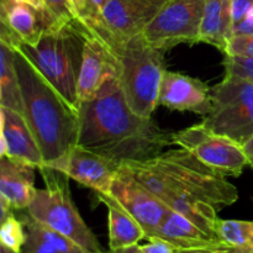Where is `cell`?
I'll return each instance as SVG.
<instances>
[{"label": "cell", "instance_id": "obj_5", "mask_svg": "<svg viewBox=\"0 0 253 253\" xmlns=\"http://www.w3.org/2000/svg\"><path fill=\"white\" fill-rule=\"evenodd\" d=\"M119 62V82L131 110L151 118L158 106L160 90L166 73L165 51L151 46L137 35L113 49Z\"/></svg>", "mask_w": 253, "mask_h": 253}, {"label": "cell", "instance_id": "obj_38", "mask_svg": "<svg viewBox=\"0 0 253 253\" xmlns=\"http://www.w3.org/2000/svg\"><path fill=\"white\" fill-rule=\"evenodd\" d=\"M252 253H253V252H252Z\"/></svg>", "mask_w": 253, "mask_h": 253}, {"label": "cell", "instance_id": "obj_31", "mask_svg": "<svg viewBox=\"0 0 253 253\" xmlns=\"http://www.w3.org/2000/svg\"><path fill=\"white\" fill-rule=\"evenodd\" d=\"M140 250L142 253H175L177 250L165 240L160 237H151L146 245H140Z\"/></svg>", "mask_w": 253, "mask_h": 253}, {"label": "cell", "instance_id": "obj_23", "mask_svg": "<svg viewBox=\"0 0 253 253\" xmlns=\"http://www.w3.org/2000/svg\"><path fill=\"white\" fill-rule=\"evenodd\" d=\"M168 209L187 217L197 226L207 231L208 234L217 236L216 224H217V211L219 210L212 205L203 202V200L194 199L188 197H177L172 198L166 203ZM219 237V236H217ZM220 239V237H219Z\"/></svg>", "mask_w": 253, "mask_h": 253}, {"label": "cell", "instance_id": "obj_8", "mask_svg": "<svg viewBox=\"0 0 253 253\" xmlns=\"http://www.w3.org/2000/svg\"><path fill=\"white\" fill-rule=\"evenodd\" d=\"M207 0H169L142 32L151 46L167 52L179 43L200 42Z\"/></svg>", "mask_w": 253, "mask_h": 253}, {"label": "cell", "instance_id": "obj_34", "mask_svg": "<svg viewBox=\"0 0 253 253\" xmlns=\"http://www.w3.org/2000/svg\"><path fill=\"white\" fill-rule=\"evenodd\" d=\"M242 147H244L245 155H246V157H247L249 166L253 169V136L250 138L249 141H246V142L242 145Z\"/></svg>", "mask_w": 253, "mask_h": 253}, {"label": "cell", "instance_id": "obj_27", "mask_svg": "<svg viewBox=\"0 0 253 253\" xmlns=\"http://www.w3.org/2000/svg\"><path fill=\"white\" fill-rule=\"evenodd\" d=\"M43 5L53 26L77 21L72 0H43Z\"/></svg>", "mask_w": 253, "mask_h": 253}, {"label": "cell", "instance_id": "obj_22", "mask_svg": "<svg viewBox=\"0 0 253 253\" xmlns=\"http://www.w3.org/2000/svg\"><path fill=\"white\" fill-rule=\"evenodd\" d=\"M0 106L22 114L21 86L15 64V51L0 42Z\"/></svg>", "mask_w": 253, "mask_h": 253}, {"label": "cell", "instance_id": "obj_6", "mask_svg": "<svg viewBox=\"0 0 253 253\" xmlns=\"http://www.w3.org/2000/svg\"><path fill=\"white\" fill-rule=\"evenodd\" d=\"M46 187L37 189L26 214L35 221L73 240L93 253H106L94 232L84 222L72 199L68 179L53 168L40 169Z\"/></svg>", "mask_w": 253, "mask_h": 253}, {"label": "cell", "instance_id": "obj_28", "mask_svg": "<svg viewBox=\"0 0 253 253\" xmlns=\"http://www.w3.org/2000/svg\"><path fill=\"white\" fill-rule=\"evenodd\" d=\"M222 64L225 67V76L236 77L253 84V57L224 54Z\"/></svg>", "mask_w": 253, "mask_h": 253}, {"label": "cell", "instance_id": "obj_29", "mask_svg": "<svg viewBox=\"0 0 253 253\" xmlns=\"http://www.w3.org/2000/svg\"><path fill=\"white\" fill-rule=\"evenodd\" d=\"M224 54L253 57V35H236L227 42Z\"/></svg>", "mask_w": 253, "mask_h": 253}, {"label": "cell", "instance_id": "obj_11", "mask_svg": "<svg viewBox=\"0 0 253 253\" xmlns=\"http://www.w3.org/2000/svg\"><path fill=\"white\" fill-rule=\"evenodd\" d=\"M110 194L137 220L150 239L165 220L168 207L151 190L141 184L130 172L120 166Z\"/></svg>", "mask_w": 253, "mask_h": 253}, {"label": "cell", "instance_id": "obj_7", "mask_svg": "<svg viewBox=\"0 0 253 253\" xmlns=\"http://www.w3.org/2000/svg\"><path fill=\"white\" fill-rule=\"evenodd\" d=\"M212 108L203 125L244 145L253 136V84L225 76L211 89Z\"/></svg>", "mask_w": 253, "mask_h": 253}, {"label": "cell", "instance_id": "obj_18", "mask_svg": "<svg viewBox=\"0 0 253 253\" xmlns=\"http://www.w3.org/2000/svg\"><path fill=\"white\" fill-rule=\"evenodd\" d=\"M94 194L108 209L109 251L136 246L146 239L143 227L110 193L95 192Z\"/></svg>", "mask_w": 253, "mask_h": 253}, {"label": "cell", "instance_id": "obj_2", "mask_svg": "<svg viewBox=\"0 0 253 253\" xmlns=\"http://www.w3.org/2000/svg\"><path fill=\"white\" fill-rule=\"evenodd\" d=\"M121 166L165 204L172 198L188 197L220 210L239 200V190L226 175L204 165L182 147Z\"/></svg>", "mask_w": 253, "mask_h": 253}, {"label": "cell", "instance_id": "obj_17", "mask_svg": "<svg viewBox=\"0 0 253 253\" xmlns=\"http://www.w3.org/2000/svg\"><path fill=\"white\" fill-rule=\"evenodd\" d=\"M36 192L34 167L0 157V199L12 210H26Z\"/></svg>", "mask_w": 253, "mask_h": 253}, {"label": "cell", "instance_id": "obj_32", "mask_svg": "<svg viewBox=\"0 0 253 253\" xmlns=\"http://www.w3.org/2000/svg\"><path fill=\"white\" fill-rule=\"evenodd\" d=\"M253 7V0H231V14H232V29L239 22H241Z\"/></svg>", "mask_w": 253, "mask_h": 253}, {"label": "cell", "instance_id": "obj_12", "mask_svg": "<svg viewBox=\"0 0 253 253\" xmlns=\"http://www.w3.org/2000/svg\"><path fill=\"white\" fill-rule=\"evenodd\" d=\"M120 163L77 145L66 157L49 166L94 193H110Z\"/></svg>", "mask_w": 253, "mask_h": 253}, {"label": "cell", "instance_id": "obj_36", "mask_svg": "<svg viewBox=\"0 0 253 253\" xmlns=\"http://www.w3.org/2000/svg\"><path fill=\"white\" fill-rule=\"evenodd\" d=\"M109 253H142L140 250V245H136V246L126 247V249L116 250V251H109Z\"/></svg>", "mask_w": 253, "mask_h": 253}, {"label": "cell", "instance_id": "obj_9", "mask_svg": "<svg viewBox=\"0 0 253 253\" xmlns=\"http://www.w3.org/2000/svg\"><path fill=\"white\" fill-rule=\"evenodd\" d=\"M169 0H109L98 21L85 29L111 49L141 35Z\"/></svg>", "mask_w": 253, "mask_h": 253}, {"label": "cell", "instance_id": "obj_14", "mask_svg": "<svg viewBox=\"0 0 253 253\" xmlns=\"http://www.w3.org/2000/svg\"><path fill=\"white\" fill-rule=\"evenodd\" d=\"M158 105L169 110L190 111L204 118L212 108L211 89L200 79L167 69L161 85Z\"/></svg>", "mask_w": 253, "mask_h": 253}, {"label": "cell", "instance_id": "obj_13", "mask_svg": "<svg viewBox=\"0 0 253 253\" xmlns=\"http://www.w3.org/2000/svg\"><path fill=\"white\" fill-rule=\"evenodd\" d=\"M115 77H119V62L115 52L103 40L86 31L77 85L79 103L93 99L104 84Z\"/></svg>", "mask_w": 253, "mask_h": 253}, {"label": "cell", "instance_id": "obj_21", "mask_svg": "<svg viewBox=\"0 0 253 253\" xmlns=\"http://www.w3.org/2000/svg\"><path fill=\"white\" fill-rule=\"evenodd\" d=\"M22 221L27 234L22 253H93L64 235L35 221L27 214L22 216Z\"/></svg>", "mask_w": 253, "mask_h": 253}, {"label": "cell", "instance_id": "obj_24", "mask_svg": "<svg viewBox=\"0 0 253 253\" xmlns=\"http://www.w3.org/2000/svg\"><path fill=\"white\" fill-rule=\"evenodd\" d=\"M216 234L224 244L253 251V221L219 219Z\"/></svg>", "mask_w": 253, "mask_h": 253}, {"label": "cell", "instance_id": "obj_16", "mask_svg": "<svg viewBox=\"0 0 253 253\" xmlns=\"http://www.w3.org/2000/svg\"><path fill=\"white\" fill-rule=\"evenodd\" d=\"M0 22L9 27L21 43L34 46L47 29L53 26L44 10L31 5L0 0Z\"/></svg>", "mask_w": 253, "mask_h": 253}, {"label": "cell", "instance_id": "obj_3", "mask_svg": "<svg viewBox=\"0 0 253 253\" xmlns=\"http://www.w3.org/2000/svg\"><path fill=\"white\" fill-rule=\"evenodd\" d=\"M15 64L21 86L22 114L49 167L78 145L79 111L19 49L15 51Z\"/></svg>", "mask_w": 253, "mask_h": 253}, {"label": "cell", "instance_id": "obj_37", "mask_svg": "<svg viewBox=\"0 0 253 253\" xmlns=\"http://www.w3.org/2000/svg\"><path fill=\"white\" fill-rule=\"evenodd\" d=\"M0 253H16V252H14V251H11V250H9L7 249V247H5V246H0Z\"/></svg>", "mask_w": 253, "mask_h": 253}, {"label": "cell", "instance_id": "obj_20", "mask_svg": "<svg viewBox=\"0 0 253 253\" xmlns=\"http://www.w3.org/2000/svg\"><path fill=\"white\" fill-rule=\"evenodd\" d=\"M231 36V0H207L200 27V42L211 44L224 53Z\"/></svg>", "mask_w": 253, "mask_h": 253}, {"label": "cell", "instance_id": "obj_4", "mask_svg": "<svg viewBox=\"0 0 253 253\" xmlns=\"http://www.w3.org/2000/svg\"><path fill=\"white\" fill-rule=\"evenodd\" d=\"M86 30L78 21L47 29L34 46L21 43V51L44 78L79 110L77 85L83 61ZM17 51V49H16Z\"/></svg>", "mask_w": 253, "mask_h": 253}, {"label": "cell", "instance_id": "obj_26", "mask_svg": "<svg viewBox=\"0 0 253 253\" xmlns=\"http://www.w3.org/2000/svg\"><path fill=\"white\" fill-rule=\"evenodd\" d=\"M109 0H72L77 21L85 29L93 26L100 17Z\"/></svg>", "mask_w": 253, "mask_h": 253}, {"label": "cell", "instance_id": "obj_30", "mask_svg": "<svg viewBox=\"0 0 253 253\" xmlns=\"http://www.w3.org/2000/svg\"><path fill=\"white\" fill-rule=\"evenodd\" d=\"M252 250L241 249V247L230 246L226 244L214 245V246L199 247V249L177 250L175 253H252Z\"/></svg>", "mask_w": 253, "mask_h": 253}, {"label": "cell", "instance_id": "obj_10", "mask_svg": "<svg viewBox=\"0 0 253 253\" xmlns=\"http://www.w3.org/2000/svg\"><path fill=\"white\" fill-rule=\"evenodd\" d=\"M173 143L226 177H240L249 166L242 145L214 132L203 123L173 132Z\"/></svg>", "mask_w": 253, "mask_h": 253}, {"label": "cell", "instance_id": "obj_15", "mask_svg": "<svg viewBox=\"0 0 253 253\" xmlns=\"http://www.w3.org/2000/svg\"><path fill=\"white\" fill-rule=\"evenodd\" d=\"M1 146L0 157L41 169L47 167L41 148L24 114L0 106Z\"/></svg>", "mask_w": 253, "mask_h": 253}, {"label": "cell", "instance_id": "obj_1", "mask_svg": "<svg viewBox=\"0 0 253 253\" xmlns=\"http://www.w3.org/2000/svg\"><path fill=\"white\" fill-rule=\"evenodd\" d=\"M78 145L118 163L145 161L173 143V132L142 118L127 105L118 77L93 99L79 104Z\"/></svg>", "mask_w": 253, "mask_h": 253}, {"label": "cell", "instance_id": "obj_19", "mask_svg": "<svg viewBox=\"0 0 253 253\" xmlns=\"http://www.w3.org/2000/svg\"><path fill=\"white\" fill-rule=\"evenodd\" d=\"M152 237H160L169 242L175 250L199 249L224 244L217 236L208 234L194 222L173 210H168L165 220Z\"/></svg>", "mask_w": 253, "mask_h": 253}, {"label": "cell", "instance_id": "obj_33", "mask_svg": "<svg viewBox=\"0 0 253 253\" xmlns=\"http://www.w3.org/2000/svg\"><path fill=\"white\" fill-rule=\"evenodd\" d=\"M236 35H253V7L247 12V15L241 22L234 26L232 36H236Z\"/></svg>", "mask_w": 253, "mask_h": 253}, {"label": "cell", "instance_id": "obj_25", "mask_svg": "<svg viewBox=\"0 0 253 253\" xmlns=\"http://www.w3.org/2000/svg\"><path fill=\"white\" fill-rule=\"evenodd\" d=\"M26 237V227H25L24 221L17 219L12 212L4 220H1L0 242L2 246L16 253H22Z\"/></svg>", "mask_w": 253, "mask_h": 253}, {"label": "cell", "instance_id": "obj_35", "mask_svg": "<svg viewBox=\"0 0 253 253\" xmlns=\"http://www.w3.org/2000/svg\"><path fill=\"white\" fill-rule=\"evenodd\" d=\"M10 1L21 2V4L31 5V6L36 7V9H39V10H44L43 0H10Z\"/></svg>", "mask_w": 253, "mask_h": 253}]
</instances>
